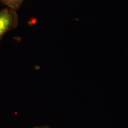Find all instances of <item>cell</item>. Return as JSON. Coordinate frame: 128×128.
Segmentation results:
<instances>
[{"label":"cell","instance_id":"cell-1","mask_svg":"<svg viewBox=\"0 0 128 128\" xmlns=\"http://www.w3.org/2000/svg\"><path fill=\"white\" fill-rule=\"evenodd\" d=\"M18 24V16L16 10L7 7L0 11V40L8 32Z\"/></svg>","mask_w":128,"mask_h":128},{"label":"cell","instance_id":"cell-2","mask_svg":"<svg viewBox=\"0 0 128 128\" xmlns=\"http://www.w3.org/2000/svg\"><path fill=\"white\" fill-rule=\"evenodd\" d=\"M24 0H0L2 4L7 6V7L16 10L18 9Z\"/></svg>","mask_w":128,"mask_h":128}]
</instances>
